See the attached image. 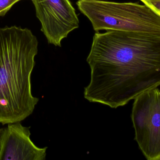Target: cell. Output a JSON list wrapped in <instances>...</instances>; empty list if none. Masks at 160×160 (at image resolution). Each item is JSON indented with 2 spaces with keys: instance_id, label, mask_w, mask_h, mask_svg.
<instances>
[{
  "instance_id": "cell-1",
  "label": "cell",
  "mask_w": 160,
  "mask_h": 160,
  "mask_svg": "<svg viewBox=\"0 0 160 160\" xmlns=\"http://www.w3.org/2000/svg\"><path fill=\"white\" fill-rule=\"evenodd\" d=\"M87 62L90 80L84 96L116 109L160 85V34L97 32Z\"/></svg>"
},
{
  "instance_id": "cell-2",
  "label": "cell",
  "mask_w": 160,
  "mask_h": 160,
  "mask_svg": "<svg viewBox=\"0 0 160 160\" xmlns=\"http://www.w3.org/2000/svg\"><path fill=\"white\" fill-rule=\"evenodd\" d=\"M38 42L30 29L0 28V124L21 122L33 112L39 99L32 93V74Z\"/></svg>"
},
{
  "instance_id": "cell-3",
  "label": "cell",
  "mask_w": 160,
  "mask_h": 160,
  "mask_svg": "<svg viewBox=\"0 0 160 160\" xmlns=\"http://www.w3.org/2000/svg\"><path fill=\"white\" fill-rule=\"evenodd\" d=\"M77 4L96 32L115 30L160 34V16L146 5L102 0H78Z\"/></svg>"
},
{
  "instance_id": "cell-4",
  "label": "cell",
  "mask_w": 160,
  "mask_h": 160,
  "mask_svg": "<svg viewBox=\"0 0 160 160\" xmlns=\"http://www.w3.org/2000/svg\"><path fill=\"white\" fill-rule=\"evenodd\" d=\"M132 120L135 140L147 159L160 160V90L143 92L134 99Z\"/></svg>"
},
{
  "instance_id": "cell-5",
  "label": "cell",
  "mask_w": 160,
  "mask_h": 160,
  "mask_svg": "<svg viewBox=\"0 0 160 160\" xmlns=\"http://www.w3.org/2000/svg\"><path fill=\"white\" fill-rule=\"evenodd\" d=\"M41 31L48 42L61 47L62 41L79 26L76 10L69 0H32Z\"/></svg>"
},
{
  "instance_id": "cell-6",
  "label": "cell",
  "mask_w": 160,
  "mask_h": 160,
  "mask_svg": "<svg viewBox=\"0 0 160 160\" xmlns=\"http://www.w3.org/2000/svg\"><path fill=\"white\" fill-rule=\"evenodd\" d=\"M30 127L21 122L1 129L0 160H45L48 147L40 148L31 139Z\"/></svg>"
},
{
  "instance_id": "cell-7",
  "label": "cell",
  "mask_w": 160,
  "mask_h": 160,
  "mask_svg": "<svg viewBox=\"0 0 160 160\" xmlns=\"http://www.w3.org/2000/svg\"><path fill=\"white\" fill-rule=\"evenodd\" d=\"M21 0H0V16H4L16 3Z\"/></svg>"
},
{
  "instance_id": "cell-8",
  "label": "cell",
  "mask_w": 160,
  "mask_h": 160,
  "mask_svg": "<svg viewBox=\"0 0 160 160\" xmlns=\"http://www.w3.org/2000/svg\"><path fill=\"white\" fill-rule=\"evenodd\" d=\"M160 16V0H139Z\"/></svg>"
},
{
  "instance_id": "cell-9",
  "label": "cell",
  "mask_w": 160,
  "mask_h": 160,
  "mask_svg": "<svg viewBox=\"0 0 160 160\" xmlns=\"http://www.w3.org/2000/svg\"><path fill=\"white\" fill-rule=\"evenodd\" d=\"M1 129H2V128H0V134H1Z\"/></svg>"
}]
</instances>
